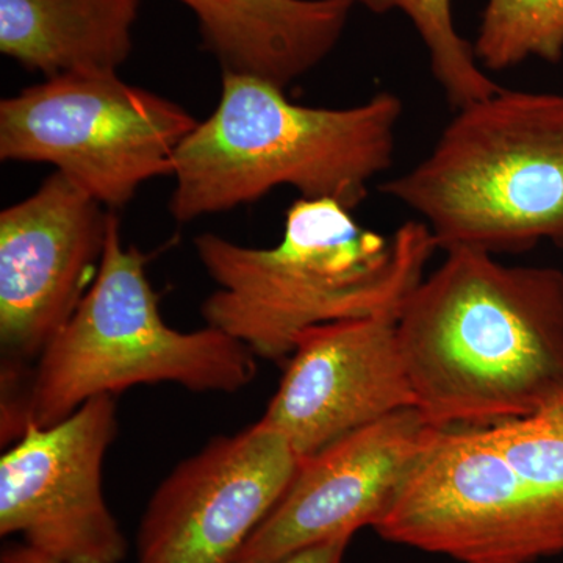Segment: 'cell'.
Masks as SVG:
<instances>
[{
	"label": "cell",
	"mask_w": 563,
	"mask_h": 563,
	"mask_svg": "<svg viewBox=\"0 0 563 563\" xmlns=\"http://www.w3.org/2000/svg\"><path fill=\"white\" fill-rule=\"evenodd\" d=\"M380 190L440 250H563V95L501 88L457 109L431 154Z\"/></svg>",
	"instance_id": "4"
},
{
	"label": "cell",
	"mask_w": 563,
	"mask_h": 563,
	"mask_svg": "<svg viewBox=\"0 0 563 563\" xmlns=\"http://www.w3.org/2000/svg\"><path fill=\"white\" fill-rule=\"evenodd\" d=\"M483 429L529 484L563 507V399L529 417Z\"/></svg>",
	"instance_id": "17"
},
{
	"label": "cell",
	"mask_w": 563,
	"mask_h": 563,
	"mask_svg": "<svg viewBox=\"0 0 563 563\" xmlns=\"http://www.w3.org/2000/svg\"><path fill=\"white\" fill-rule=\"evenodd\" d=\"M485 69L504 70L529 57H563V0H488L473 46Z\"/></svg>",
	"instance_id": "16"
},
{
	"label": "cell",
	"mask_w": 563,
	"mask_h": 563,
	"mask_svg": "<svg viewBox=\"0 0 563 563\" xmlns=\"http://www.w3.org/2000/svg\"><path fill=\"white\" fill-rule=\"evenodd\" d=\"M373 13L401 10L424 41L432 76L455 109L501 90L477 62L472 44L455 31L451 0H358Z\"/></svg>",
	"instance_id": "15"
},
{
	"label": "cell",
	"mask_w": 563,
	"mask_h": 563,
	"mask_svg": "<svg viewBox=\"0 0 563 563\" xmlns=\"http://www.w3.org/2000/svg\"><path fill=\"white\" fill-rule=\"evenodd\" d=\"M199 122L179 103L118 73L51 77L0 102V158L47 163L109 209L141 185L174 176L180 144Z\"/></svg>",
	"instance_id": "6"
},
{
	"label": "cell",
	"mask_w": 563,
	"mask_h": 563,
	"mask_svg": "<svg viewBox=\"0 0 563 563\" xmlns=\"http://www.w3.org/2000/svg\"><path fill=\"white\" fill-rule=\"evenodd\" d=\"M140 0H0V52L51 77L118 73Z\"/></svg>",
	"instance_id": "14"
},
{
	"label": "cell",
	"mask_w": 563,
	"mask_h": 563,
	"mask_svg": "<svg viewBox=\"0 0 563 563\" xmlns=\"http://www.w3.org/2000/svg\"><path fill=\"white\" fill-rule=\"evenodd\" d=\"M196 14L222 73L287 88L342 38L358 0H179Z\"/></svg>",
	"instance_id": "13"
},
{
	"label": "cell",
	"mask_w": 563,
	"mask_h": 563,
	"mask_svg": "<svg viewBox=\"0 0 563 563\" xmlns=\"http://www.w3.org/2000/svg\"><path fill=\"white\" fill-rule=\"evenodd\" d=\"M398 336L435 428L529 417L563 399V272L454 247L407 296Z\"/></svg>",
	"instance_id": "1"
},
{
	"label": "cell",
	"mask_w": 563,
	"mask_h": 563,
	"mask_svg": "<svg viewBox=\"0 0 563 563\" xmlns=\"http://www.w3.org/2000/svg\"><path fill=\"white\" fill-rule=\"evenodd\" d=\"M352 211L332 199L299 198L273 247L199 235L196 254L218 285L202 303L207 325L257 358L282 362L307 329L401 310L439 244L422 221L387 236L363 228Z\"/></svg>",
	"instance_id": "2"
},
{
	"label": "cell",
	"mask_w": 563,
	"mask_h": 563,
	"mask_svg": "<svg viewBox=\"0 0 563 563\" xmlns=\"http://www.w3.org/2000/svg\"><path fill=\"white\" fill-rule=\"evenodd\" d=\"M350 543L351 539L343 537V539L313 544V547L303 548V550L295 551L284 558L261 563H343Z\"/></svg>",
	"instance_id": "18"
},
{
	"label": "cell",
	"mask_w": 563,
	"mask_h": 563,
	"mask_svg": "<svg viewBox=\"0 0 563 563\" xmlns=\"http://www.w3.org/2000/svg\"><path fill=\"white\" fill-rule=\"evenodd\" d=\"M147 257L124 246L117 214L90 290L41 352L24 390V418L65 420L85 402L136 385L177 384L196 393H236L257 376L254 352L220 329L166 324L146 273Z\"/></svg>",
	"instance_id": "5"
},
{
	"label": "cell",
	"mask_w": 563,
	"mask_h": 563,
	"mask_svg": "<svg viewBox=\"0 0 563 563\" xmlns=\"http://www.w3.org/2000/svg\"><path fill=\"white\" fill-rule=\"evenodd\" d=\"M401 117V99L388 91L347 109H322L291 102L261 77L222 73L217 109L177 151L169 210L188 222L277 187L355 210L391 166Z\"/></svg>",
	"instance_id": "3"
},
{
	"label": "cell",
	"mask_w": 563,
	"mask_h": 563,
	"mask_svg": "<svg viewBox=\"0 0 563 563\" xmlns=\"http://www.w3.org/2000/svg\"><path fill=\"white\" fill-rule=\"evenodd\" d=\"M299 465L291 443L262 420L214 437L152 495L140 525L136 563H232Z\"/></svg>",
	"instance_id": "9"
},
{
	"label": "cell",
	"mask_w": 563,
	"mask_h": 563,
	"mask_svg": "<svg viewBox=\"0 0 563 563\" xmlns=\"http://www.w3.org/2000/svg\"><path fill=\"white\" fill-rule=\"evenodd\" d=\"M118 433L113 396L52 426L27 422L0 459V536L60 563H122L128 539L109 509L102 465Z\"/></svg>",
	"instance_id": "8"
},
{
	"label": "cell",
	"mask_w": 563,
	"mask_h": 563,
	"mask_svg": "<svg viewBox=\"0 0 563 563\" xmlns=\"http://www.w3.org/2000/svg\"><path fill=\"white\" fill-rule=\"evenodd\" d=\"M398 312L314 325L299 335L263 422L312 457L350 433L417 407Z\"/></svg>",
	"instance_id": "12"
},
{
	"label": "cell",
	"mask_w": 563,
	"mask_h": 563,
	"mask_svg": "<svg viewBox=\"0 0 563 563\" xmlns=\"http://www.w3.org/2000/svg\"><path fill=\"white\" fill-rule=\"evenodd\" d=\"M440 428L417 407L398 410L303 459L280 501L232 563L274 561L376 529Z\"/></svg>",
	"instance_id": "11"
},
{
	"label": "cell",
	"mask_w": 563,
	"mask_h": 563,
	"mask_svg": "<svg viewBox=\"0 0 563 563\" xmlns=\"http://www.w3.org/2000/svg\"><path fill=\"white\" fill-rule=\"evenodd\" d=\"M0 563H60L24 543H11L0 553Z\"/></svg>",
	"instance_id": "19"
},
{
	"label": "cell",
	"mask_w": 563,
	"mask_h": 563,
	"mask_svg": "<svg viewBox=\"0 0 563 563\" xmlns=\"http://www.w3.org/2000/svg\"><path fill=\"white\" fill-rule=\"evenodd\" d=\"M374 531L463 563H532L563 553V507L529 484L483 428L440 429Z\"/></svg>",
	"instance_id": "7"
},
{
	"label": "cell",
	"mask_w": 563,
	"mask_h": 563,
	"mask_svg": "<svg viewBox=\"0 0 563 563\" xmlns=\"http://www.w3.org/2000/svg\"><path fill=\"white\" fill-rule=\"evenodd\" d=\"M110 214L58 172L0 213L2 373L38 361L76 312L99 272Z\"/></svg>",
	"instance_id": "10"
}]
</instances>
